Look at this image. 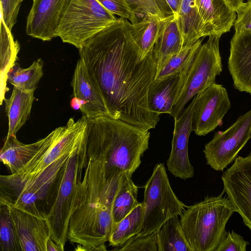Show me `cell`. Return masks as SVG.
I'll use <instances>...</instances> for the list:
<instances>
[{
  "label": "cell",
  "instance_id": "17",
  "mask_svg": "<svg viewBox=\"0 0 251 251\" xmlns=\"http://www.w3.org/2000/svg\"><path fill=\"white\" fill-rule=\"evenodd\" d=\"M227 66L234 87L251 95V32L234 33Z\"/></svg>",
  "mask_w": 251,
  "mask_h": 251
},
{
  "label": "cell",
  "instance_id": "16",
  "mask_svg": "<svg viewBox=\"0 0 251 251\" xmlns=\"http://www.w3.org/2000/svg\"><path fill=\"white\" fill-rule=\"evenodd\" d=\"M69 0H33L26 20V34L44 41L55 37L61 16Z\"/></svg>",
  "mask_w": 251,
  "mask_h": 251
},
{
  "label": "cell",
  "instance_id": "20",
  "mask_svg": "<svg viewBox=\"0 0 251 251\" xmlns=\"http://www.w3.org/2000/svg\"><path fill=\"white\" fill-rule=\"evenodd\" d=\"M182 47V39L177 20L172 15L163 20L152 50L156 64V74Z\"/></svg>",
  "mask_w": 251,
  "mask_h": 251
},
{
  "label": "cell",
  "instance_id": "6",
  "mask_svg": "<svg viewBox=\"0 0 251 251\" xmlns=\"http://www.w3.org/2000/svg\"><path fill=\"white\" fill-rule=\"evenodd\" d=\"M87 160L86 142L69 157L64 165L55 200L47 215L51 239L61 251L64 250L68 239L69 223Z\"/></svg>",
  "mask_w": 251,
  "mask_h": 251
},
{
  "label": "cell",
  "instance_id": "2",
  "mask_svg": "<svg viewBox=\"0 0 251 251\" xmlns=\"http://www.w3.org/2000/svg\"><path fill=\"white\" fill-rule=\"evenodd\" d=\"M87 119V155L101 162L106 181L118 190L139 167L149 130L110 117Z\"/></svg>",
  "mask_w": 251,
  "mask_h": 251
},
{
  "label": "cell",
  "instance_id": "22",
  "mask_svg": "<svg viewBox=\"0 0 251 251\" xmlns=\"http://www.w3.org/2000/svg\"><path fill=\"white\" fill-rule=\"evenodd\" d=\"M34 100V92H27L13 87L10 97L5 98V110L8 119L6 137L16 136L18 130L28 119Z\"/></svg>",
  "mask_w": 251,
  "mask_h": 251
},
{
  "label": "cell",
  "instance_id": "5",
  "mask_svg": "<svg viewBox=\"0 0 251 251\" xmlns=\"http://www.w3.org/2000/svg\"><path fill=\"white\" fill-rule=\"evenodd\" d=\"M224 192L187 207L180 215L183 232L193 251H215L226 232L234 211Z\"/></svg>",
  "mask_w": 251,
  "mask_h": 251
},
{
  "label": "cell",
  "instance_id": "34",
  "mask_svg": "<svg viewBox=\"0 0 251 251\" xmlns=\"http://www.w3.org/2000/svg\"><path fill=\"white\" fill-rule=\"evenodd\" d=\"M117 250L122 251H158L156 232L142 237H132Z\"/></svg>",
  "mask_w": 251,
  "mask_h": 251
},
{
  "label": "cell",
  "instance_id": "3",
  "mask_svg": "<svg viewBox=\"0 0 251 251\" xmlns=\"http://www.w3.org/2000/svg\"><path fill=\"white\" fill-rule=\"evenodd\" d=\"M104 177L100 161L88 156L68 232V239L78 244L76 250L96 251L108 241L114 224L111 207L116 192Z\"/></svg>",
  "mask_w": 251,
  "mask_h": 251
},
{
  "label": "cell",
  "instance_id": "13",
  "mask_svg": "<svg viewBox=\"0 0 251 251\" xmlns=\"http://www.w3.org/2000/svg\"><path fill=\"white\" fill-rule=\"evenodd\" d=\"M197 96L175 119L172 149L167 166L168 171L175 177L185 180L192 177L194 169L188 156V140L192 131V117Z\"/></svg>",
  "mask_w": 251,
  "mask_h": 251
},
{
  "label": "cell",
  "instance_id": "33",
  "mask_svg": "<svg viewBox=\"0 0 251 251\" xmlns=\"http://www.w3.org/2000/svg\"><path fill=\"white\" fill-rule=\"evenodd\" d=\"M112 14L128 20L130 23L137 21V15L127 0H97Z\"/></svg>",
  "mask_w": 251,
  "mask_h": 251
},
{
  "label": "cell",
  "instance_id": "10",
  "mask_svg": "<svg viewBox=\"0 0 251 251\" xmlns=\"http://www.w3.org/2000/svg\"><path fill=\"white\" fill-rule=\"evenodd\" d=\"M251 138V109L240 116L226 130L214 133L203 149L207 164L215 171H223L235 160Z\"/></svg>",
  "mask_w": 251,
  "mask_h": 251
},
{
  "label": "cell",
  "instance_id": "39",
  "mask_svg": "<svg viewBox=\"0 0 251 251\" xmlns=\"http://www.w3.org/2000/svg\"><path fill=\"white\" fill-rule=\"evenodd\" d=\"M228 6L236 12L238 11L245 3L244 0H224Z\"/></svg>",
  "mask_w": 251,
  "mask_h": 251
},
{
  "label": "cell",
  "instance_id": "9",
  "mask_svg": "<svg viewBox=\"0 0 251 251\" xmlns=\"http://www.w3.org/2000/svg\"><path fill=\"white\" fill-rule=\"evenodd\" d=\"M221 36L211 34L201 45L190 67L182 91L170 114L174 119L180 115L191 99L215 83L216 76L222 73L219 49Z\"/></svg>",
  "mask_w": 251,
  "mask_h": 251
},
{
  "label": "cell",
  "instance_id": "7",
  "mask_svg": "<svg viewBox=\"0 0 251 251\" xmlns=\"http://www.w3.org/2000/svg\"><path fill=\"white\" fill-rule=\"evenodd\" d=\"M118 19L97 0H69L61 16L55 37L79 49Z\"/></svg>",
  "mask_w": 251,
  "mask_h": 251
},
{
  "label": "cell",
  "instance_id": "41",
  "mask_svg": "<svg viewBox=\"0 0 251 251\" xmlns=\"http://www.w3.org/2000/svg\"></svg>",
  "mask_w": 251,
  "mask_h": 251
},
{
  "label": "cell",
  "instance_id": "23",
  "mask_svg": "<svg viewBox=\"0 0 251 251\" xmlns=\"http://www.w3.org/2000/svg\"><path fill=\"white\" fill-rule=\"evenodd\" d=\"M42 142L25 144L19 141L16 136L6 137L0 152V161L14 174L21 170L34 156Z\"/></svg>",
  "mask_w": 251,
  "mask_h": 251
},
{
  "label": "cell",
  "instance_id": "14",
  "mask_svg": "<svg viewBox=\"0 0 251 251\" xmlns=\"http://www.w3.org/2000/svg\"><path fill=\"white\" fill-rule=\"evenodd\" d=\"M7 206L21 251H49L55 242L51 239L47 219L12 205Z\"/></svg>",
  "mask_w": 251,
  "mask_h": 251
},
{
  "label": "cell",
  "instance_id": "27",
  "mask_svg": "<svg viewBox=\"0 0 251 251\" xmlns=\"http://www.w3.org/2000/svg\"><path fill=\"white\" fill-rule=\"evenodd\" d=\"M143 219V205L142 202L122 220L113 224L108 239L109 245L121 247L137 235L142 226Z\"/></svg>",
  "mask_w": 251,
  "mask_h": 251
},
{
  "label": "cell",
  "instance_id": "19",
  "mask_svg": "<svg viewBox=\"0 0 251 251\" xmlns=\"http://www.w3.org/2000/svg\"><path fill=\"white\" fill-rule=\"evenodd\" d=\"M199 13L209 35L229 32L236 12L224 0H195Z\"/></svg>",
  "mask_w": 251,
  "mask_h": 251
},
{
  "label": "cell",
  "instance_id": "26",
  "mask_svg": "<svg viewBox=\"0 0 251 251\" xmlns=\"http://www.w3.org/2000/svg\"><path fill=\"white\" fill-rule=\"evenodd\" d=\"M19 44L0 18V104L4 100L7 74L16 63Z\"/></svg>",
  "mask_w": 251,
  "mask_h": 251
},
{
  "label": "cell",
  "instance_id": "28",
  "mask_svg": "<svg viewBox=\"0 0 251 251\" xmlns=\"http://www.w3.org/2000/svg\"><path fill=\"white\" fill-rule=\"evenodd\" d=\"M43 61L41 58L25 69L15 63L7 74V82L21 90L34 92L43 75Z\"/></svg>",
  "mask_w": 251,
  "mask_h": 251
},
{
  "label": "cell",
  "instance_id": "18",
  "mask_svg": "<svg viewBox=\"0 0 251 251\" xmlns=\"http://www.w3.org/2000/svg\"><path fill=\"white\" fill-rule=\"evenodd\" d=\"M192 63L177 73L159 80H153L148 97L149 106L151 111L159 114L171 113L182 91Z\"/></svg>",
  "mask_w": 251,
  "mask_h": 251
},
{
  "label": "cell",
  "instance_id": "31",
  "mask_svg": "<svg viewBox=\"0 0 251 251\" xmlns=\"http://www.w3.org/2000/svg\"><path fill=\"white\" fill-rule=\"evenodd\" d=\"M0 246L1 251H22L9 207L0 204Z\"/></svg>",
  "mask_w": 251,
  "mask_h": 251
},
{
  "label": "cell",
  "instance_id": "32",
  "mask_svg": "<svg viewBox=\"0 0 251 251\" xmlns=\"http://www.w3.org/2000/svg\"><path fill=\"white\" fill-rule=\"evenodd\" d=\"M137 16L150 15L165 19L173 15L165 0H131Z\"/></svg>",
  "mask_w": 251,
  "mask_h": 251
},
{
  "label": "cell",
  "instance_id": "4",
  "mask_svg": "<svg viewBox=\"0 0 251 251\" xmlns=\"http://www.w3.org/2000/svg\"><path fill=\"white\" fill-rule=\"evenodd\" d=\"M87 130L88 119L84 115L76 121L71 118L65 126L56 128L42 139L36 154L21 170L14 174L0 176V193L10 192L36 180L59 159L85 143Z\"/></svg>",
  "mask_w": 251,
  "mask_h": 251
},
{
  "label": "cell",
  "instance_id": "21",
  "mask_svg": "<svg viewBox=\"0 0 251 251\" xmlns=\"http://www.w3.org/2000/svg\"><path fill=\"white\" fill-rule=\"evenodd\" d=\"M175 17L181 34L183 46L209 36L199 13L195 0H182Z\"/></svg>",
  "mask_w": 251,
  "mask_h": 251
},
{
  "label": "cell",
  "instance_id": "40",
  "mask_svg": "<svg viewBox=\"0 0 251 251\" xmlns=\"http://www.w3.org/2000/svg\"><path fill=\"white\" fill-rule=\"evenodd\" d=\"M127 1L130 3V4L132 6V3H131V0H127Z\"/></svg>",
  "mask_w": 251,
  "mask_h": 251
},
{
  "label": "cell",
  "instance_id": "38",
  "mask_svg": "<svg viewBox=\"0 0 251 251\" xmlns=\"http://www.w3.org/2000/svg\"><path fill=\"white\" fill-rule=\"evenodd\" d=\"M182 0H165L174 16L177 15Z\"/></svg>",
  "mask_w": 251,
  "mask_h": 251
},
{
  "label": "cell",
  "instance_id": "24",
  "mask_svg": "<svg viewBox=\"0 0 251 251\" xmlns=\"http://www.w3.org/2000/svg\"><path fill=\"white\" fill-rule=\"evenodd\" d=\"M164 20L157 16L145 15L134 23L127 20L131 37L143 57L152 51Z\"/></svg>",
  "mask_w": 251,
  "mask_h": 251
},
{
  "label": "cell",
  "instance_id": "12",
  "mask_svg": "<svg viewBox=\"0 0 251 251\" xmlns=\"http://www.w3.org/2000/svg\"><path fill=\"white\" fill-rule=\"evenodd\" d=\"M221 178L234 212L251 231V152L246 157H236Z\"/></svg>",
  "mask_w": 251,
  "mask_h": 251
},
{
  "label": "cell",
  "instance_id": "36",
  "mask_svg": "<svg viewBox=\"0 0 251 251\" xmlns=\"http://www.w3.org/2000/svg\"><path fill=\"white\" fill-rule=\"evenodd\" d=\"M0 18L9 29H12L17 22L20 8L24 0H0Z\"/></svg>",
  "mask_w": 251,
  "mask_h": 251
},
{
  "label": "cell",
  "instance_id": "35",
  "mask_svg": "<svg viewBox=\"0 0 251 251\" xmlns=\"http://www.w3.org/2000/svg\"><path fill=\"white\" fill-rule=\"evenodd\" d=\"M248 244L240 235L233 231H226L215 251H246Z\"/></svg>",
  "mask_w": 251,
  "mask_h": 251
},
{
  "label": "cell",
  "instance_id": "1",
  "mask_svg": "<svg viewBox=\"0 0 251 251\" xmlns=\"http://www.w3.org/2000/svg\"><path fill=\"white\" fill-rule=\"evenodd\" d=\"M78 50L111 118L145 129L155 128L160 114L151 110L148 97L156 64L152 51L142 56L127 20L120 17Z\"/></svg>",
  "mask_w": 251,
  "mask_h": 251
},
{
  "label": "cell",
  "instance_id": "25",
  "mask_svg": "<svg viewBox=\"0 0 251 251\" xmlns=\"http://www.w3.org/2000/svg\"><path fill=\"white\" fill-rule=\"evenodd\" d=\"M156 233L158 251H193L183 232L178 216L167 220Z\"/></svg>",
  "mask_w": 251,
  "mask_h": 251
},
{
  "label": "cell",
  "instance_id": "8",
  "mask_svg": "<svg viewBox=\"0 0 251 251\" xmlns=\"http://www.w3.org/2000/svg\"><path fill=\"white\" fill-rule=\"evenodd\" d=\"M143 219L141 228L134 237L156 232L169 219L180 216L185 204L176 196L169 181L164 164L158 163L145 186Z\"/></svg>",
  "mask_w": 251,
  "mask_h": 251
},
{
  "label": "cell",
  "instance_id": "29",
  "mask_svg": "<svg viewBox=\"0 0 251 251\" xmlns=\"http://www.w3.org/2000/svg\"><path fill=\"white\" fill-rule=\"evenodd\" d=\"M138 188L131 178L126 179L116 193L112 202L111 211L114 224L125 218L139 204Z\"/></svg>",
  "mask_w": 251,
  "mask_h": 251
},
{
  "label": "cell",
  "instance_id": "11",
  "mask_svg": "<svg viewBox=\"0 0 251 251\" xmlns=\"http://www.w3.org/2000/svg\"><path fill=\"white\" fill-rule=\"evenodd\" d=\"M192 117V131L205 136L223 125V120L231 107L226 89L216 83L196 95Z\"/></svg>",
  "mask_w": 251,
  "mask_h": 251
},
{
  "label": "cell",
  "instance_id": "15",
  "mask_svg": "<svg viewBox=\"0 0 251 251\" xmlns=\"http://www.w3.org/2000/svg\"><path fill=\"white\" fill-rule=\"evenodd\" d=\"M71 85L83 115L88 119L111 117L100 87L80 58L77 62Z\"/></svg>",
  "mask_w": 251,
  "mask_h": 251
},
{
  "label": "cell",
  "instance_id": "30",
  "mask_svg": "<svg viewBox=\"0 0 251 251\" xmlns=\"http://www.w3.org/2000/svg\"><path fill=\"white\" fill-rule=\"evenodd\" d=\"M202 38L183 46L179 51L172 56L165 65L156 74L154 80L162 79L177 73L192 63L202 45Z\"/></svg>",
  "mask_w": 251,
  "mask_h": 251
},
{
  "label": "cell",
  "instance_id": "37",
  "mask_svg": "<svg viewBox=\"0 0 251 251\" xmlns=\"http://www.w3.org/2000/svg\"><path fill=\"white\" fill-rule=\"evenodd\" d=\"M236 14L233 25L235 32H251V0L245 2Z\"/></svg>",
  "mask_w": 251,
  "mask_h": 251
}]
</instances>
